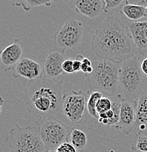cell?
<instances>
[{"instance_id": "1", "label": "cell", "mask_w": 147, "mask_h": 152, "mask_svg": "<svg viewBox=\"0 0 147 152\" xmlns=\"http://www.w3.org/2000/svg\"><path fill=\"white\" fill-rule=\"evenodd\" d=\"M91 46L96 56L106 61L122 62L136 53L129 28L116 15L108 16L97 26Z\"/></svg>"}, {"instance_id": "2", "label": "cell", "mask_w": 147, "mask_h": 152, "mask_svg": "<svg viewBox=\"0 0 147 152\" xmlns=\"http://www.w3.org/2000/svg\"><path fill=\"white\" fill-rule=\"evenodd\" d=\"M62 82L42 76L30 80L20 96L34 122L63 115Z\"/></svg>"}, {"instance_id": "3", "label": "cell", "mask_w": 147, "mask_h": 152, "mask_svg": "<svg viewBox=\"0 0 147 152\" xmlns=\"http://www.w3.org/2000/svg\"><path fill=\"white\" fill-rule=\"evenodd\" d=\"M141 61L135 56L121 62L117 92L121 99L137 100L147 89V75L140 67Z\"/></svg>"}, {"instance_id": "4", "label": "cell", "mask_w": 147, "mask_h": 152, "mask_svg": "<svg viewBox=\"0 0 147 152\" xmlns=\"http://www.w3.org/2000/svg\"><path fill=\"white\" fill-rule=\"evenodd\" d=\"M121 62L98 59L92 62L93 71L85 74L90 91H99L108 97H116L118 73Z\"/></svg>"}, {"instance_id": "5", "label": "cell", "mask_w": 147, "mask_h": 152, "mask_svg": "<svg viewBox=\"0 0 147 152\" xmlns=\"http://www.w3.org/2000/svg\"><path fill=\"white\" fill-rule=\"evenodd\" d=\"M6 141L11 152H47L48 151L41 137L36 124L20 126L16 124L10 129Z\"/></svg>"}, {"instance_id": "6", "label": "cell", "mask_w": 147, "mask_h": 152, "mask_svg": "<svg viewBox=\"0 0 147 152\" xmlns=\"http://www.w3.org/2000/svg\"><path fill=\"white\" fill-rule=\"evenodd\" d=\"M35 124L39 127L41 137L48 151L56 148L64 142H69V136L72 129L57 118L42 120Z\"/></svg>"}, {"instance_id": "7", "label": "cell", "mask_w": 147, "mask_h": 152, "mask_svg": "<svg viewBox=\"0 0 147 152\" xmlns=\"http://www.w3.org/2000/svg\"><path fill=\"white\" fill-rule=\"evenodd\" d=\"M84 34L83 23L75 18L67 19L53 36V49L65 50L80 45Z\"/></svg>"}, {"instance_id": "8", "label": "cell", "mask_w": 147, "mask_h": 152, "mask_svg": "<svg viewBox=\"0 0 147 152\" xmlns=\"http://www.w3.org/2000/svg\"><path fill=\"white\" fill-rule=\"evenodd\" d=\"M88 93L82 90H72L63 94V115L73 124L83 121L86 109H87Z\"/></svg>"}, {"instance_id": "9", "label": "cell", "mask_w": 147, "mask_h": 152, "mask_svg": "<svg viewBox=\"0 0 147 152\" xmlns=\"http://www.w3.org/2000/svg\"><path fill=\"white\" fill-rule=\"evenodd\" d=\"M137 100L121 99V109L118 123L114 126L125 134H129L135 128Z\"/></svg>"}, {"instance_id": "10", "label": "cell", "mask_w": 147, "mask_h": 152, "mask_svg": "<svg viewBox=\"0 0 147 152\" xmlns=\"http://www.w3.org/2000/svg\"><path fill=\"white\" fill-rule=\"evenodd\" d=\"M65 60V52L57 49L50 50L43 64V77L58 80V77L65 74L62 69V64Z\"/></svg>"}, {"instance_id": "11", "label": "cell", "mask_w": 147, "mask_h": 152, "mask_svg": "<svg viewBox=\"0 0 147 152\" xmlns=\"http://www.w3.org/2000/svg\"><path fill=\"white\" fill-rule=\"evenodd\" d=\"M12 75L15 78L25 77L29 81L37 80L43 76V66L35 60L23 57L12 69Z\"/></svg>"}, {"instance_id": "12", "label": "cell", "mask_w": 147, "mask_h": 152, "mask_svg": "<svg viewBox=\"0 0 147 152\" xmlns=\"http://www.w3.org/2000/svg\"><path fill=\"white\" fill-rule=\"evenodd\" d=\"M23 48L19 39H14V42L6 47L1 51V68L4 71H9L13 69L23 58Z\"/></svg>"}, {"instance_id": "13", "label": "cell", "mask_w": 147, "mask_h": 152, "mask_svg": "<svg viewBox=\"0 0 147 152\" xmlns=\"http://www.w3.org/2000/svg\"><path fill=\"white\" fill-rule=\"evenodd\" d=\"M128 28L133 39L136 52L144 54L147 52V20L129 23Z\"/></svg>"}, {"instance_id": "14", "label": "cell", "mask_w": 147, "mask_h": 152, "mask_svg": "<svg viewBox=\"0 0 147 152\" xmlns=\"http://www.w3.org/2000/svg\"><path fill=\"white\" fill-rule=\"evenodd\" d=\"M104 5V0H78L75 2V10L80 15L93 19L100 15Z\"/></svg>"}, {"instance_id": "15", "label": "cell", "mask_w": 147, "mask_h": 152, "mask_svg": "<svg viewBox=\"0 0 147 152\" xmlns=\"http://www.w3.org/2000/svg\"><path fill=\"white\" fill-rule=\"evenodd\" d=\"M112 100V109L105 113L99 114L98 122L105 126H116L118 123L121 109V99L118 96L110 98Z\"/></svg>"}, {"instance_id": "16", "label": "cell", "mask_w": 147, "mask_h": 152, "mask_svg": "<svg viewBox=\"0 0 147 152\" xmlns=\"http://www.w3.org/2000/svg\"><path fill=\"white\" fill-rule=\"evenodd\" d=\"M147 128V89L138 98L136 107V124L135 129L143 133Z\"/></svg>"}, {"instance_id": "17", "label": "cell", "mask_w": 147, "mask_h": 152, "mask_svg": "<svg viewBox=\"0 0 147 152\" xmlns=\"http://www.w3.org/2000/svg\"><path fill=\"white\" fill-rule=\"evenodd\" d=\"M124 2L125 4L123 5L121 12L127 18L137 21L140 19L144 18L146 7L135 3L132 4L129 3V1H125Z\"/></svg>"}, {"instance_id": "18", "label": "cell", "mask_w": 147, "mask_h": 152, "mask_svg": "<svg viewBox=\"0 0 147 152\" xmlns=\"http://www.w3.org/2000/svg\"><path fill=\"white\" fill-rule=\"evenodd\" d=\"M88 138L86 133L80 129L73 128L69 136V142L79 152H83L87 145Z\"/></svg>"}, {"instance_id": "19", "label": "cell", "mask_w": 147, "mask_h": 152, "mask_svg": "<svg viewBox=\"0 0 147 152\" xmlns=\"http://www.w3.org/2000/svg\"><path fill=\"white\" fill-rule=\"evenodd\" d=\"M88 93V99H87V110L88 113L93 118H99L97 110H96V106H97V102L101 97L103 96V94L99 91H92L88 90L86 91Z\"/></svg>"}, {"instance_id": "20", "label": "cell", "mask_w": 147, "mask_h": 152, "mask_svg": "<svg viewBox=\"0 0 147 152\" xmlns=\"http://www.w3.org/2000/svg\"><path fill=\"white\" fill-rule=\"evenodd\" d=\"M52 4V1L48 0H29V1H13L12 5L16 7H21L22 9L26 12L31 10L33 7H39L44 5L46 7H50Z\"/></svg>"}, {"instance_id": "21", "label": "cell", "mask_w": 147, "mask_h": 152, "mask_svg": "<svg viewBox=\"0 0 147 152\" xmlns=\"http://www.w3.org/2000/svg\"><path fill=\"white\" fill-rule=\"evenodd\" d=\"M133 151L147 152V134L143 133L137 134V139L132 145Z\"/></svg>"}, {"instance_id": "22", "label": "cell", "mask_w": 147, "mask_h": 152, "mask_svg": "<svg viewBox=\"0 0 147 152\" xmlns=\"http://www.w3.org/2000/svg\"><path fill=\"white\" fill-rule=\"evenodd\" d=\"M112 109V100L108 96H102L97 102L96 110L99 114L105 113Z\"/></svg>"}, {"instance_id": "23", "label": "cell", "mask_w": 147, "mask_h": 152, "mask_svg": "<svg viewBox=\"0 0 147 152\" xmlns=\"http://www.w3.org/2000/svg\"><path fill=\"white\" fill-rule=\"evenodd\" d=\"M104 10L105 12H108L110 10L117 9L123 3L122 0H104Z\"/></svg>"}, {"instance_id": "24", "label": "cell", "mask_w": 147, "mask_h": 152, "mask_svg": "<svg viewBox=\"0 0 147 152\" xmlns=\"http://www.w3.org/2000/svg\"><path fill=\"white\" fill-rule=\"evenodd\" d=\"M93 71L92 62L89 60V58L84 57L82 60V66H81V72L84 74H90Z\"/></svg>"}, {"instance_id": "25", "label": "cell", "mask_w": 147, "mask_h": 152, "mask_svg": "<svg viewBox=\"0 0 147 152\" xmlns=\"http://www.w3.org/2000/svg\"><path fill=\"white\" fill-rule=\"evenodd\" d=\"M56 152H78V150L69 142H64L56 148Z\"/></svg>"}, {"instance_id": "26", "label": "cell", "mask_w": 147, "mask_h": 152, "mask_svg": "<svg viewBox=\"0 0 147 152\" xmlns=\"http://www.w3.org/2000/svg\"><path fill=\"white\" fill-rule=\"evenodd\" d=\"M62 69L65 73H75L73 69V61L70 59H66L62 64Z\"/></svg>"}, {"instance_id": "27", "label": "cell", "mask_w": 147, "mask_h": 152, "mask_svg": "<svg viewBox=\"0 0 147 152\" xmlns=\"http://www.w3.org/2000/svg\"><path fill=\"white\" fill-rule=\"evenodd\" d=\"M84 58V56L81 54H79L75 57V59L73 61V69L75 72H78L81 71L82 60Z\"/></svg>"}, {"instance_id": "28", "label": "cell", "mask_w": 147, "mask_h": 152, "mask_svg": "<svg viewBox=\"0 0 147 152\" xmlns=\"http://www.w3.org/2000/svg\"><path fill=\"white\" fill-rule=\"evenodd\" d=\"M140 67H141V69L142 71H143V73L146 75H147V57L142 60Z\"/></svg>"}, {"instance_id": "29", "label": "cell", "mask_w": 147, "mask_h": 152, "mask_svg": "<svg viewBox=\"0 0 147 152\" xmlns=\"http://www.w3.org/2000/svg\"><path fill=\"white\" fill-rule=\"evenodd\" d=\"M144 18H147V4H146V11H145V16H144Z\"/></svg>"}, {"instance_id": "30", "label": "cell", "mask_w": 147, "mask_h": 152, "mask_svg": "<svg viewBox=\"0 0 147 152\" xmlns=\"http://www.w3.org/2000/svg\"><path fill=\"white\" fill-rule=\"evenodd\" d=\"M47 152H56V150H50V151H48Z\"/></svg>"}, {"instance_id": "31", "label": "cell", "mask_w": 147, "mask_h": 152, "mask_svg": "<svg viewBox=\"0 0 147 152\" xmlns=\"http://www.w3.org/2000/svg\"><path fill=\"white\" fill-rule=\"evenodd\" d=\"M139 134H140V133H139ZM143 134H147V128H146V131H145V132H143Z\"/></svg>"}, {"instance_id": "32", "label": "cell", "mask_w": 147, "mask_h": 152, "mask_svg": "<svg viewBox=\"0 0 147 152\" xmlns=\"http://www.w3.org/2000/svg\"><path fill=\"white\" fill-rule=\"evenodd\" d=\"M110 152H115V151H114V150H110Z\"/></svg>"}]
</instances>
